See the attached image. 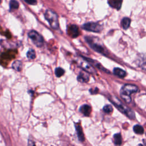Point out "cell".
<instances>
[{
  "instance_id": "1",
  "label": "cell",
  "mask_w": 146,
  "mask_h": 146,
  "mask_svg": "<svg viewBox=\"0 0 146 146\" xmlns=\"http://www.w3.org/2000/svg\"><path fill=\"white\" fill-rule=\"evenodd\" d=\"M139 89L138 87L134 84H126L124 85L120 90V96L121 98L127 103H129L131 101V94L137 92Z\"/></svg>"
},
{
  "instance_id": "2",
  "label": "cell",
  "mask_w": 146,
  "mask_h": 146,
  "mask_svg": "<svg viewBox=\"0 0 146 146\" xmlns=\"http://www.w3.org/2000/svg\"><path fill=\"white\" fill-rule=\"evenodd\" d=\"M44 18L48 22L50 26L54 29L59 28L58 16L56 13L51 10H47L44 13Z\"/></svg>"
},
{
  "instance_id": "3",
  "label": "cell",
  "mask_w": 146,
  "mask_h": 146,
  "mask_svg": "<svg viewBox=\"0 0 146 146\" xmlns=\"http://www.w3.org/2000/svg\"><path fill=\"white\" fill-rule=\"evenodd\" d=\"M85 39L86 42L88 43L90 46L95 51L101 53L105 54L106 50L104 46L101 44L99 43V41H96V38L94 37H91V36H86L85 37Z\"/></svg>"
},
{
  "instance_id": "4",
  "label": "cell",
  "mask_w": 146,
  "mask_h": 146,
  "mask_svg": "<svg viewBox=\"0 0 146 146\" xmlns=\"http://www.w3.org/2000/svg\"><path fill=\"white\" fill-rule=\"evenodd\" d=\"M116 100L115 99V98L113 99V100H111V102L115 104V106L122 112L125 113L128 117H129L131 119H133L135 117V113L133 112V111H132L130 108L127 107L126 106H124L121 102L118 101V100L115 98Z\"/></svg>"
},
{
  "instance_id": "5",
  "label": "cell",
  "mask_w": 146,
  "mask_h": 146,
  "mask_svg": "<svg viewBox=\"0 0 146 146\" xmlns=\"http://www.w3.org/2000/svg\"><path fill=\"white\" fill-rule=\"evenodd\" d=\"M29 37L31 39L33 43L36 46L40 47L43 45L44 39L43 36L35 30H31L28 33Z\"/></svg>"
},
{
  "instance_id": "6",
  "label": "cell",
  "mask_w": 146,
  "mask_h": 146,
  "mask_svg": "<svg viewBox=\"0 0 146 146\" xmlns=\"http://www.w3.org/2000/svg\"><path fill=\"white\" fill-rule=\"evenodd\" d=\"M76 62L79 66L82 68L84 71H87V72L91 74H95L96 72V70L91 64H90V63H88L86 59L78 58Z\"/></svg>"
},
{
  "instance_id": "7",
  "label": "cell",
  "mask_w": 146,
  "mask_h": 146,
  "mask_svg": "<svg viewBox=\"0 0 146 146\" xmlns=\"http://www.w3.org/2000/svg\"><path fill=\"white\" fill-rule=\"evenodd\" d=\"M82 28L87 31L94 33H99L102 30V26L99 23L95 22L86 23L82 26Z\"/></svg>"
},
{
  "instance_id": "8",
  "label": "cell",
  "mask_w": 146,
  "mask_h": 146,
  "mask_svg": "<svg viewBox=\"0 0 146 146\" xmlns=\"http://www.w3.org/2000/svg\"><path fill=\"white\" fill-rule=\"evenodd\" d=\"M67 31L68 35L71 38H76L79 35V28L75 25H71L68 26Z\"/></svg>"
},
{
  "instance_id": "9",
  "label": "cell",
  "mask_w": 146,
  "mask_h": 146,
  "mask_svg": "<svg viewBox=\"0 0 146 146\" xmlns=\"http://www.w3.org/2000/svg\"><path fill=\"white\" fill-rule=\"evenodd\" d=\"M77 80L81 83L87 82L89 80V75L86 71H80L77 77Z\"/></svg>"
},
{
  "instance_id": "10",
  "label": "cell",
  "mask_w": 146,
  "mask_h": 146,
  "mask_svg": "<svg viewBox=\"0 0 146 146\" xmlns=\"http://www.w3.org/2000/svg\"><path fill=\"white\" fill-rule=\"evenodd\" d=\"M79 111L84 116H88L91 112V107L88 104H84L80 107Z\"/></svg>"
},
{
  "instance_id": "11",
  "label": "cell",
  "mask_w": 146,
  "mask_h": 146,
  "mask_svg": "<svg viewBox=\"0 0 146 146\" xmlns=\"http://www.w3.org/2000/svg\"><path fill=\"white\" fill-rule=\"evenodd\" d=\"M75 125L76 131L77 132V135H78L79 140L80 141H83L84 140V134H83V130L80 124L79 123H76V124H75Z\"/></svg>"
},
{
  "instance_id": "12",
  "label": "cell",
  "mask_w": 146,
  "mask_h": 146,
  "mask_svg": "<svg viewBox=\"0 0 146 146\" xmlns=\"http://www.w3.org/2000/svg\"><path fill=\"white\" fill-rule=\"evenodd\" d=\"M123 0H108V4L113 8L119 10L120 9Z\"/></svg>"
},
{
  "instance_id": "13",
  "label": "cell",
  "mask_w": 146,
  "mask_h": 146,
  "mask_svg": "<svg viewBox=\"0 0 146 146\" xmlns=\"http://www.w3.org/2000/svg\"><path fill=\"white\" fill-rule=\"evenodd\" d=\"M113 74L115 75H116V76L120 77V78H124L127 75L126 72L124 70H123L120 68H117V67L113 69Z\"/></svg>"
},
{
  "instance_id": "14",
  "label": "cell",
  "mask_w": 146,
  "mask_h": 146,
  "mask_svg": "<svg viewBox=\"0 0 146 146\" xmlns=\"http://www.w3.org/2000/svg\"><path fill=\"white\" fill-rule=\"evenodd\" d=\"M12 68L17 71H20L22 68V63L20 60H15L12 64Z\"/></svg>"
},
{
  "instance_id": "15",
  "label": "cell",
  "mask_w": 146,
  "mask_h": 146,
  "mask_svg": "<svg viewBox=\"0 0 146 146\" xmlns=\"http://www.w3.org/2000/svg\"><path fill=\"white\" fill-rule=\"evenodd\" d=\"M130 23H131V19L129 18H127V17L124 18L121 22V26L123 29L125 30L127 29L129 27Z\"/></svg>"
},
{
  "instance_id": "16",
  "label": "cell",
  "mask_w": 146,
  "mask_h": 146,
  "mask_svg": "<svg viewBox=\"0 0 146 146\" xmlns=\"http://www.w3.org/2000/svg\"><path fill=\"white\" fill-rule=\"evenodd\" d=\"M114 143L116 145H120L122 143V138L120 133H116L113 135Z\"/></svg>"
},
{
  "instance_id": "17",
  "label": "cell",
  "mask_w": 146,
  "mask_h": 146,
  "mask_svg": "<svg viewBox=\"0 0 146 146\" xmlns=\"http://www.w3.org/2000/svg\"><path fill=\"white\" fill-rule=\"evenodd\" d=\"M133 131L137 134H143L144 132V128L140 125H135L133 127Z\"/></svg>"
},
{
  "instance_id": "18",
  "label": "cell",
  "mask_w": 146,
  "mask_h": 146,
  "mask_svg": "<svg viewBox=\"0 0 146 146\" xmlns=\"http://www.w3.org/2000/svg\"><path fill=\"white\" fill-rule=\"evenodd\" d=\"M27 57L30 59H34L36 57V54L33 49L29 50L27 52Z\"/></svg>"
},
{
  "instance_id": "19",
  "label": "cell",
  "mask_w": 146,
  "mask_h": 146,
  "mask_svg": "<svg viewBox=\"0 0 146 146\" xmlns=\"http://www.w3.org/2000/svg\"><path fill=\"white\" fill-rule=\"evenodd\" d=\"M64 70L61 68V67H58V68H56L55 70V75L59 78L61 76H62L64 74Z\"/></svg>"
},
{
  "instance_id": "20",
  "label": "cell",
  "mask_w": 146,
  "mask_h": 146,
  "mask_svg": "<svg viewBox=\"0 0 146 146\" xmlns=\"http://www.w3.org/2000/svg\"><path fill=\"white\" fill-rule=\"evenodd\" d=\"M9 6L10 9H17L19 7V3L15 0H11Z\"/></svg>"
},
{
  "instance_id": "21",
  "label": "cell",
  "mask_w": 146,
  "mask_h": 146,
  "mask_svg": "<svg viewBox=\"0 0 146 146\" xmlns=\"http://www.w3.org/2000/svg\"><path fill=\"white\" fill-rule=\"evenodd\" d=\"M103 111L107 113H111L112 111L113 108L111 105H106L103 107Z\"/></svg>"
},
{
  "instance_id": "22",
  "label": "cell",
  "mask_w": 146,
  "mask_h": 146,
  "mask_svg": "<svg viewBox=\"0 0 146 146\" xmlns=\"http://www.w3.org/2000/svg\"><path fill=\"white\" fill-rule=\"evenodd\" d=\"M27 3L30 5H35L36 4V0H24Z\"/></svg>"
},
{
  "instance_id": "23",
  "label": "cell",
  "mask_w": 146,
  "mask_h": 146,
  "mask_svg": "<svg viewBox=\"0 0 146 146\" xmlns=\"http://www.w3.org/2000/svg\"><path fill=\"white\" fill-rule=\"evenodd\" d=\"M1 2H2V0H0V3H1Z\"/></svg>"
}]
</instances>
